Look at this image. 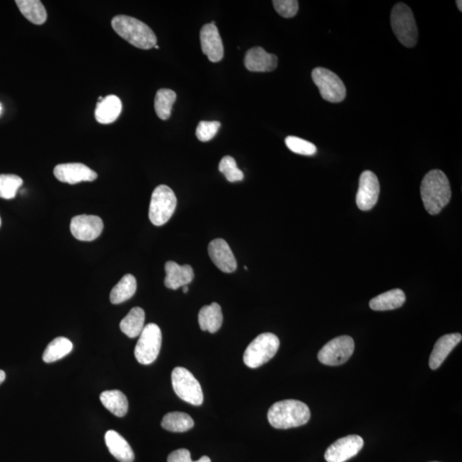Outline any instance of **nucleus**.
<instances>
[{
  "label": "nucleus",
  "mask_w": 462,
  "mask_h": 462,
  "mask_svg": "<svg viewBox=\"0 0 462 462\" xmlns=\"http://www.w3.org/2000/svg\"><path fill=\"white\" fill-rule=\"evenodd\" d=\"M310 417L308 405L297 400H284L274 403L267 414L269 423L276 429L304 426Z\"/></svg>",
  "instance_id": "2"
},
{
  "label": "nucleus",
  "mask_w": 462,
  "mask_h": 462,
  "mask_svg": "<svg viewBox=\"0 0 462 462\" xmlns=\"http://www.w3.org/2000/svg\"><path fill=\"white\" fill-rule=\"evenodd\" d=\"M0 226H1V219H0Z\"/></svg>",
  "instance_id": "42"
},
{
  "label": "nucleus",
  "mask_w": 462,
  "mask_h": 462,
  "mask_svg": "<svg viewBox=\"0 0 462 462\" xmlns=\"http://www.w3.org/2000/svg\"><path fill=\"white\" fill-rule=\"evenodd\" d=\"M285 144L291 152L305 156H312L317 153V147L312 142L296 137H288Z\"/></svg>",
  "instance_id": "32"
},
{
  "label": "nucleus",
  "mask_w": 462,
  "mask_h": 462,
  "mask_svg": "<svg viewBox=\"0 0 462 462\" xmlns=\"http://www.w3.org/2000/svg\"><path fill=\"white\" fill-rule=\"evenodd\" d=\"M200 44L202 52L212 63L219 62L224 58V45L215 23L206 24L200 30Z\"/></svg>",
  "instance_id": "15"
},
{
  "label": "nucleus",
  "mask_w": 462,
  "mask_h": 462,
  "mask_svg": "<svg viewBox=\"0 0 462 462\" xmlns=\"http://www.w3.org/2000/svg\"><path fill=\"white\" fill-rule=\"evenodd\" d=\"M145 312L141 308H133L122 318L120 323V329L127 337L134 338L140 336L143 328H144Z\"/></svg>",
  "instance_id": "26"
},
{
  "label": "nucleus",
  "mask_w": 462,
  "mask_h": 462,
  "mask_svg": "<svg viewBox=\"0 0 462 462\" xmlns=\"http://www.w3.org/2000/svg\"><path fill=\"white\" fill-rule=\"evenodd\" d=\"M165 285L171 289H178L190 284L194 279V270L190 265H180L174 261L166 264Z\"/></svg>",
  "instance_id": "18"
},
{
  "label": "nucleus",
  "mask_w": 462,
  "mask_h": 462,
  "mask_svg": "<svg viewBox=\"0 0 462 462\" xmlns=\"http://www.w3.org/2000/svg\"><path fill=\"white\" fill-rule=\"evenodd\" d=\"M112 27L118 35L143 50H149L157 45V37L154 31L138 20L129 16H116L112 21Z\"/></svg>",
  "instance_id": "3"
},
{
  "label": "nucleus",
  "mask_w": 462,
  "mask_h": 462,
  "mask_svg": "<svg viewBox=\"0 0 462 462\" xmlns=\"http://www.w3.org/2000/svg\"><path fill=\"white\" fill-rule=\"evenodd\" d=\"M364 446V440L358 435H350L335 441L325 454L327 462H345L357 456Z\"/></svg>",
  "instance_id": "11"
},
{
  "label": "nucleus",
  "mask_w": 462,
  "mask_h": 462,
  "mask_svg": "<svg viewBox=\"0 0 462 462\" xmlns=\"http://www.w3.org/2000/svg\"><path fill=\"white\" fill-rule=\"evenodd\" d=\"M221 124L219 121H202L196 128V137L200 142H209L218 134Z\"/></svg>",
  "instance_id": "34"
},
{
  "label": "nucleus",
  "mask_w": 462,
  "mask_h": 462,
  "mask_svg": "<svg viewBox=\"0 0 462 462\" xmlns=\"http://www.w3.org/2000/svg\"><path fill=\"white\" fill-rule=\"evenodd\" d=\"M100 400L106 410L117 417H124L129 410V402L126 395L117 390L102 392Z\"/></svg>",
  "instance_id": "24"
},
{
  "label": "nucleus",
  "mask_w": 462,
  "mask_h": 462,
  "mask_svg": "<svg viewBox=\"0 0 462 462\" xmlns=\"http://www.w3.org/2000/svg\"><path fill=\"white\" fill-rule=\"evenodd\" d=\"M420 195L428 214H440L451 199V187L447 175L440 170L429 171L421 183Z\"/></svg>",
  "instance_id": "1"
},
{
  "label": "nucleus",
  "mask_w": 462,
  "mask_h": 462,
  "mask_svg": "<svg viewBox=\"0 0 462 462\" xmlns=\"http://www.w3.org/2000/svg\"><path fill=\"white\" fill-rule=\"evenodd\" d=\"M173 390L180 398L187 403L200 406L204 396L198 380L184 367H175L171 374Z\"/></svg>",
  "instance_id": "7"
},
{
  "label": "nucleus",
  "mask_w": 462,
  "mask_h": 462,
  "mask_svg": "<svg viewBox=\"0 0 462 462\" xmlns=\"http://www.w3.org/2000/svg\"><path fill=\"white\" fill-rule=\"evenodd\" d=\"M122 101L116 96L110 95L98 101L96 118L100 124L109 125L115 122L122 112Z\"/></svg>",
  "instance_id": "21"
},
{
  "label": "nucleus",
  "mask_w": 462,
  "mask_h": 462,
  "mask_svg": "<svg viewBox=\"0 0 462 462\" xmlns=\"http://www.w3.org/2000/svg\"><path fill=\"white\" fill-rule=\"evenodd\" d=\"M1 112H2V105L1 104H0V114H1Z\"/></svg>",
  "instance_id": "40"
},
{
  "label": "nucleus",
  "mask_w": 462,
  "mask_h": 462,
  "mask_svg": "<svg viewBox=\"0 0 462 462\" xmlns=\"http://www.w3.org/2000/svg\"><path fill=\"white\" fill-rule=\"evenodd\" d=\"M461 4H462V2L461 1V0H457L456 5H457V7L459 8V10H460L461 12L462 11V7H461L462 5H461Z\"/></svg>",
  "instance_id": "38"
},
{
  "label": "nucleus",
  "mask_w": 462,
  "mask_h": 462,
  "mask_svg": "<svg viewBox=\"0 0 462 462\" xmlns=\"http://www.w3.org/2000/svg\"><path fill=\"white\" fill-rule=\"evenodd\" d=\"M194 420L183 412H171L163 416L161 426L171 432H185L194 427Z\"/></svg>",
  "instance_id": "28"
},
{
  "label": "nucleus",
  "mask_w": 462,
  "mask_h": 462,
  "mask_svg": "<svg viewBox=\"0 0 462 462\" xmlns=\"http://www.w3.org/2000/svg\"><path fill=\"white\" fill-rule=\"evenodd\" d=\"M53 173L59 181L69 184L93 182L98 178L96 171L81 163H61L55 167Z\"/></svg>",
  "instance_id": "14"
},
{
  "label": "nucleus",
  "mask_w": 462,
  "mask_h": 462,
  "mask_svg": "<svg viewBox=\"0 0 462 462\" xmlns=\"http://www.w3.org/2000/svg\"><path fill=\"white\" fill-rule=\"evenodd\" d=\"M23 183V179L18 175L12 174L0 175V198L5 200L15 198Z\"/></svg>",
  "instance_id": "31"
},
{
  "label": "nucleus",
  "mask_w": 462,
  "mask_h": 462,
  "mask_svg": "<svg viewBox=\"0 0 462 462\" xmlns=\"http://www.w3.org/2000/svg\"><path fill=\"white\" fill-rule=\"evenodd\" d=\"M434 462H437V461H434Z\"/></svg>",
  "instance_id": "43"
},
{
  "label": "nucleus",
  "mask_w": 462,
  "mask_h": 462,
  "mask_svg": "<svg viewBox=\"0 0 462 462\" xmlns=\"http://www.w3.org/2000/svg\"><path fill=\"white\" fill-rule=\"evenodd\" d=\"M272 4L277 13L284 18H294L299 10L297 0H274Z\"/></svg>",
  "instance_id": "35"
},
{
  "label": "nucleus",
  "mask_w": 462,
  "mask_h": 462,
  "mask_svg": "<svg viewBox=\"0 0 462 462\" xmlns=\"http://www.w3.org/2000/svg\"><path fill=\"white\" fill-rule=\"evenodd\" d=\"M391 23L399 42L404 47H414L418 42L419 33L410 8L403 3L396 4L391 11Z\"/></svg>",
  "instance_id": "4"
},
{
  "label": "nucleus",
  "mask_w": 462,
  "mask_h": 462,
  "mask_svg": "<svg viewBox=\"0 0 462 462\" xmlns=\"http://www.w3.org/2000/svg\"><path fill=\"white\" fill-rule=\"evenodd\" d=\"M199 325L204 331L215 333L223 324V313L221 306L214 302L211 305L204 306L199 313Z\"/></svg>",
  "instance_id": "22"
},
{
  "label": "nucleus",
  "mask_w": 462,
  "mask_h": 462,
  "mask_svg": "<svg viewBox=\"0 0 462 462\" xmlns=\"http://www.w3.org/2000/svg\"><path fill=\"white\" fill-rule=\"evenodd\" d=\"M6 380V373L5 371L0 370V384H1Z\"/></svg>",
  "instance_id": "37"
},
{
  "label": "nucleus",
  "mask_w": 462,
  "mask_h": 462,
  "mask_svg": "<svg viewBox=\"0 0 462 462\" xmlns=\"http://www.w3.org/2000/svg\"><path fill=\"white\" fill-rule=\"evenodd\" d=\"M175 100H177V93L173 90L167 88L158 90L155 96L154 109L161 120H168Z\"/></svg>",
  "instance_id": "30"
},
{
  "label": "nucleus",
  "mask_w": 462,
  "mask_h": 462,
  "mask_svg": "<svg viewBox=\"0 0 462 462\" xmlns=\"http://www.w3.org/2000/svg\"><path fill=\"white\" fill-rule=\"evenodd\" d=\"M312 79L325 100L339 103L345 99V85L337 74L328 69L318 67L313 69Z\"/></svg>",
  "instance_id": "9"
},
{
  "label": "nucleus",
  "mask_w": 462,
  "mask_h": 462,
  "mask_svg": "<svg viewBox=\"0 0 462 462\" xmlns=\"http://www.w3.org/2000/svg\"><path fill=\"white\" fill-rule=\"evenodd\" d=\"M103 229V221L98 216L79 215L71 219V234L76 239L83 242L96 240L100 236Z\"/></svg>",
  "instance_id": "13"
},
{
  "label": "nucleus",
  "mask_w": 462,
  "mask_h": 462,
  "mask_svg": "<svg viewBox=\"0 0 462 462\" xmlns=\"http://www.w3.org/2000/svg\"><path fill=\"white\" fill-rule=\"evenodd\" d=\"M177 196L166 185H159L154 190L149 206V219L154 226H161L168 222L177 207Z\"/></svg>",
  "instance_id": "6"
},
{
  "label": "nucleus",
  "mask_w": 462,
  "mask_h": 462,
  "mask_svg": "<svg viewBox=\"0 0 462 462\" xmlns=\"http://www.w3.org/2000/svg\"><path fill=\"white\" fill-rule=\"evenodd\" d=\"M154 48L159 49V47L158 46V45H156V46H155Z\"/></svg>",
  "instance_id": "41"
},
{
  "label": "nucleus",
  "mask_w": 462,
  "mask_h": 462,
  "mask_svg": "<svg viewBox=\"0 0 462 462\" xmlns=\"http://www.w3.org/2000/svg\"><path fill=\"white\" fill-rule=\"evenodd\" d=\"M354 351V339L350 336H341L327 342L318 352V358L324 365L340 366L349 361Z\"/></svg>",
  "instance_id": "10"
},
{
  "label": "nucleus",
  "mask_w": 462,
  "mask_h": 462,
  "mask_svg": "<svg viewBox=\"0 0 462 462\" xmlns=\"http://www.w3.org/2000/svg\"><path fill=\"white\" fill-rule=\"evenodd\" d=\"M245 67L252 72H270L277 67V57L264 50L262 47L249 49L245 55Z\"/></svg>",
  "instance_id": "17"
},
{
  "label": "nucleus",
  "mask_w": 462,
  "mask_h": 462,
  "mask_svg": "<svg viewBox=\"0 0 462 462\" xmlns=\"http://www.w3.org/2000/svg\"><path fill=\"white\" fill-rule=\"evenodd\" d=\"M183 293L186 294L187 291H189V287H187V285L183 286Z\"/></svg>",
  "instance_id": "39"
},
{
  "label": "nucleus",
  "mask_w": 462,
  "mask_h": 462,
  "mask_svg": "<svg viewBox=\"0 0 462 462\" xmlns=\"http://www.w3.org/2000/svg\"><path fill=\"white\" fill-rule=\"evenodd\" d=\"M280 341L272 333H262L253 340L245 350V365L252 369L263 366L272 359L279 350Z\"/></svg>",
  "instance_id": "5"
},
{
  "label": "nucleus",
  "mask_w": 462,
  "mask_h": 462,
  "mask_svg": "<svg viewBox=\"0 0 462 462\" xmlns=\"http://www.w3.org/2000/svg\"><path fill=\"white\" fill-rule=\"evenodd\" d=\"M16 4L28 21L36 25H42L46 23L47 11L40 0H16Z\"/></svg>",
  "instance_id": "25"
},
{
  "label": "nucleus",
  "mask_w": 462,
  "mask_h": 462,
  "mask_svg": "<svg viewBox=\"0 0 462 462\" xmlns=\"http://www.w3.org/2000/svg\"><path fill=\"white\" fill-rule=\"evenodd\" d=\"M462 339L461 334L452 333L444 335L437 341L431 354L430 359H429V366L431 369L436 370L440 367L441 364L448 357V355L451 353V351L455 349Z\"/></svg>",
  "instance_id": "19"
},
{
  "label": "nucleus",
  "mask_w": 462,
  "mask_h": 462,
  "mask_svg": "<svg viewBox=\"0 0 462 462\" xmlns=\"http://www.w3.org/2000/svg\"><path fill=\"white\" fill-rule=\"evenodd\" d=\"M208 253L212 262L220 271L226 273L236 271L237 267L236 257L226 241L220 238L212 241L208 246Z\"/></svg>",
  "instance_id": "16"
},
{
  "label": "nucleus",
  "mask_w": 462,
  "mask_h": 462,
  "mask_svg": "<svg viewBox=\"0 0 462 462\" xmlns=\"http://www.w3.org/2000/svg\"><path fill=\"white\" fill-rule=\"evenodd\" d=\"M73 343L67 337H57L47 347L43 354V361L52 363L59 361L71 352Z\"/></svg>",
  "instance_id": "29"
},
{
  "label": "nucleus",
  "mask_w": 462,
  "mask_h": 462,
  "mask_svg": "<svg viewBox=\"0 0 462 462\" xmlns=\"http://www.w3.org/2000/svg\"><path fill=\"white\" fill-rule=\"evenodd\" d=\"M219 169L221 173L226 175L229 182H240L244 178L243 171L237 167L235 158L231 156H226L221 159Z\"/></svg>",
  "instance_id": "33"
},
{
  "label": "nucleus",
  "mask_w": 462,
  "mask_h": 462,
  "mask_svg": "<svg viewBox=\"0 0 462 462\" xmlns=\"http://www.w3.org/2000/svg\"><path fill=\"white\" fill-rule=\"evenodd\" d=\"M380 184L373 171H365L359 181L357 204L359 210L370 211L378 202Z\"/></svg>",
  "instance_id": "12"
},
{
  "label": "nucleus",
  "mask_w": 462,
  "mask_h": 462,
  "mask_svg": "<svg viewBox=\"0 0 462 462\" xmlns=\"http://www.w3.org/2000/svg\"><path fill=\"white\" fill-rule=\"evenodd\" d=\"M167 462H212L208 456H202L200 460L193 461L191 459V454L186 449H180L171 453Z\"/></svg>",
  "instance_id": "36"
},
{
  "label": "nucleus",
  "mask_w": 462,
  "mask_h": 462,
  "mask_svg": "<svg viewBox=\"0 0 462 462\" xmlns=\"http://www.w3.org/2000/svg\"><path fill=\"white\" fill-rule=\"evenodd\" d=\"M162 345L161 330L156 324L144 326L134 349V357L142 365H150L158 357Z\"/></svg>",
  "instance_id": "8"
},
{
  "label": "nucleus",
  "mask_w": 462,
  "mask_h": 462,
  "mask_svg": "<svg viewBox=\"0 0 462 462\" xmlns=\"http://www.w3.org/2000/svg\"><path fill=\"white\" fill-rule=\"evenodd\" d=\"M406 301L402 289H395L379 294L370 301V308L374 311H389L400 308Z\"/></svg>",
  "instance_id": "23"
},
{
  "label": "nucleus",
  "mask_w": 462,
  "mask_h": 462,
  "mask_svg": "<svg viewBox=\"0 0 462 462\" xmlns=\"http://www.w3.org/2000/svg\"><path fill=\"white\" fill-rule=\"evenodd\" d=\"M106 446L112 455L120 462H133L134 454L132 447L124 437L116 431L110 430L105 433Z\"/></svg>",
  "instance_id": "20"
},
{
  "label": "nucleus",
  "mask_w": 462,
  "mask_h": 462,
  "mask_svg": "<svg viewBox=\"0 0 462 462\" xmlns=\"http://www.w3.org/2000/svg\"><path fill=\"white\" fill-rule=\"evenodd\" d=\"M137 289L136 277L132 274H127L112 289L110 294V301L115 305L122 304V302L129 300L136 294Z\"/></svg>",
  "instance_id": "27"
}]
</instances>
